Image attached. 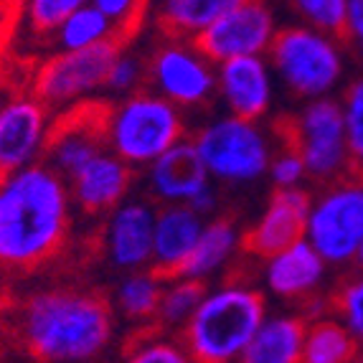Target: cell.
Returning a JSON list of instances; mask_svg holds the SVG:
<instances>
[{
	"mask_svg": "<svg viewBox=\"0 0 363 363\" xmlns=\"http://www.w3.org/2000/svg\"><path fill=\"white\" fill-rule=\"evenodd\" d=\"M72 188L46 160L0 173V272L23 274L59 255L72 229Z\"/></svg>",
	"mask_w": 363,
	"mask_h": 363,
	"instance_id": "1",
	"label": "cell"
},
{
	"mask_svg": "<svg viewBox=\"0 0 363 363\" xmlns=\"http://www.w3.org/2000/svg\"><path fill=\"white\" fill-rule=\"evenodd\" d=\"M16 335L36 361H97L115 340V310L102 295L79 287L38 290L16 310Z\"/></svg>",
	"mask_w": 363,
	"mask_h": 363,
	"instance_id": "2",
	"label": "cell"
},
{
	"mask_svg": "<svg viewBox=\"0 0 363 363\" xmlns=\"http://www.w3.org/2000/svg\"><path fill=\"white\" fill-rule=\"evenodd\" d=\"M267 318V300L259 290L242 282L224 285L201 297L181 340L191 361L231 363L242 361L257 328Z\"/></svg>",
	"mask_w": 363,
	"mask_h": 363,
	"instance_id": "3",
	"label": "cell"
},
{
	"mask_svg": "<svg viewBox=\"0 0 363 363\" xmlns=\"http://www.w3.org/2000/svg\"><path fill=\"white\" fill-rule=\"evenodd\" d=\"M274 77L300 102L335 97L345 86L348 74V46L343 36L313 28L308 23H292L277 30L267 51Z\"/></svg>",
	"mask_w": 363,
	"mask_h": 363,
	"instance_id": "4",
	"label": "cell"
},
{
	"mask_svg": "<svg viewBox=\"0 0 363 363\" xmlns=\"http://www.w3.org/2000/svg\"><path fill=\"white\" fill-rule=\"evenodd\" d=\"M186 138L178 104L152 91H130L109 107L107 147L133 168H147L160 152Z\"/></svg>",
	"mask_w": 363,
	"mask_h": 363,
	"instance_id": "5",
	"label": "cell"
},
{
	"mask_svg": "<svg viewBox=\"0 0 363 363\" xmlns=\"http://www.w3.org/2000/svg\"><path fill=\"white\" fill-rule=\"evenodd\" d=\"M211 181L242 186L267 176L272 163V143L257 120L224 115L206 122L194 135Z\"/></svg>",
	"mask_w": 363,
	"mask_h": 363,
	"instance_id": "6",
	"label": "cell"
},
{
	"mask_svg": "<svg viewBox=\"0 0 363 363\" xmlns=\"http://www.w3.org/2000/svg\"><path fill=\"white\" fill-rule=\"evenodd\" d=\"M282 143L303 155L308 178L313 183H328L351 173V152L345 140L343 104L335 97L308 99L282 125Z\"/></svg>",
	"mask_w": 363,
	"mask_h": 363,
	"instance_id": "7",
	"label": "cell"
},
{
	"mask_svg": "<svg viewBox=\"0 0 363 363\" xmlns=\"http://www.w3.org/2000/svg\"><path fill=\"white\" fill-rule=\"evenodd\" d=\"M305 239L330 267L353 264L363 247V178L356 173L328 183L313 199Z\"/></svg>",
	"mask_w": 363,
	"mask_h": 363,
	"instance_id": "8",
	"label": "cell"
},
{
	"mask_svg": "<svg viewBox=\"0 0 363 363\" xmlns=\"http://www.w3.org/2000/svg\"><path fill=\"white\" fill-rule=\"evenodd\" d=\"M122 49L125 41L112 36L86 49L56 51L38 67L33 89L49 107H69L82 102L91 91L107 86V74Z\"/></svg>",
	"mask_w": 363,
	"mask_h": 363,
	"instance_id": "9",
	"label": "cell"
},
{
	"mask_svg": "<svg viewBox=\"0 0 363 363\" xmlns=\"http://www.w3.org/2000/svg\"><path fill=\"white\" fill-rule=\"evenodd\" d=\"M216 64L191 38H170L147 64V77L157 94L178 107H199L218 91Z\"/></svg>",
	"mask_w": 363,
	"mask_h": 363,
	"instance_id": "10",
	"label": "cell"
},
{
	"mask_svg": "<svg viewBox=\"0 0 363 363\" xmlns=\"http://www.w3.org/2000/svg\"><path fill=\"white\" fill-rule=\"evenodd\" d=\"M109 104L82 102L64 107L56 122H51L43 160L61 176L72 178L91 157L107 150Z\"/></svg>",
	"mask_w": 363,
	"mask_h": 363,
	"instance_id": "11",
	"label": "cell"
},
{
	"mask_svg": "<svg viewBox=\"0 0 363 363\" xmlns=\"http://www.w3.org/2000/svg\"><path fill=\"white\" fill-rule=\"evenodd\" d=\"M277 30V18L267 0H244L201 30L194 43L213 64H221L236 56L267 54Z\"/></svg>",
	"mask_w": 363,
	"mask_h": 363,
	"instance_id": "12",
	"label": "cell"
},
{
	"mask_svg": "<svg viewBox=\"0 0 363 363\" xmlns=\"http://www.w3.org/2000/svg\"><path fill=\"white\" fill-rule=\"evenodd\" d=\"M49 130V104L38 94H18L0 104V173L38 163Z\"/></svg>",
	"mask_w": 363,
	"mask_h": 363,
	"instance_id": "13",
	"label": "cell"
},
{
	"mask_svg": "<svg viewBox=\"0 0 363 363\" xmlns=\"http://www.w3.org/2000/svg\"><path fill=\"white\" fill-rule=\"evenodd\" d=\"M313 196L303 186L274 188L257 224L244 234L242 249L255 259H267L305 239Z\"/></svg>",
	"mask_w": 363,
	"mask_h": 363,
	"instance_id": "14",
	"label": "cell"
},
{
	"mask_svg": "<svg viewBox=\"0 0 363 363\" xmlns=\"http://www.w3.org/2000/svg\"><path fill=\"white\" fill-rule=\"evenodd\" d=\"M157 211L147 201H122L107 213L102 249L109 264L120 272L145 269L152 262V242H155Z\"/></svg>",
	"mask_w": 363,
	"mask_h": 363,
	"instance_id": "15",
	"label": "cell"
},
{
	"mask_svg": "<svg viewBox=\"0 0 363 363\" xmlns=\"http://www.w3.org/2000/svg\"><path fill=\"white\" fill-rule=\"evenodd\" d=\"M218 94L226 109L236 117L257 120L269 112L274 102V69L267 54L236 56L216 64Z\"/></svg>",
	"mask_w": 363,
	"mask_h": 363,
	"instance_id": "16",
	"label": "cell"
},
{
	"mask_svg": "<svg viewBox=\"0 0 363 363\" xmlns=\"http://www.w3.org/2000/svg\"><path fill=\"white\" fill-rule=\"evenodd\" d=\"M147 191L160 203H188L211 181L194 138L178 140L147 165Z\"/></svg>",
	"mask_w": 363,
	"mask_h": 363,
	"instance_id": "17",
	"label": "cell"
},
{
	"mask_svg": "<svg viewBox=\"0 0 363 363\" xmlns=\"http://www.w3.org/2000/svg\"><path fill=\"white\" fill-rule=\"evenodd\" d=\"M130 186H133V165L109 147L91 157L89 163H84L69 178L74 203L86 216L109 213L117 203L128 199Z\"/></svg>",
	"mask_w": 363,
	"mask_h": 363,
	"instance_id": "18",
	"label": "cell"
},
{
	"mask_svg": "<svg viewBox=\"0 0 363 363\" xmlns=\"http://www.w3.org/2000/svg\"><path fill=\"white\" fill-rule=\"evenodd\" d=\"M328 262L318 255V249L308 242L290 244L287 249L264 259V287L279 300L287 303H305L308 297L318 295L325 282Z\"/></svg>",
	"mask_w": 363,
	"mask_h": 363,
	"instance_id": "19",
	"label": "cell"
},
{
	"mask_svg": "<svg viewBox=\"0 0 363 363\" xmlns=\"http://www.w3.org/2000/svg\"><path fill=\"white\" fill-rule=\"evenodd\" d=\"M206 216H201L188 203H165L155 216V242H152L150 269L163 279L178 277L188 257L196 249Z\"/></svg>",
	"mask_w": 363,
	"mask_h": 363,
	"instance_id": "20",
	"label": "cell"
},
{
	"mask_svg": "<svg viewBox=\"0 0 363 363\" xmlns=\"http://www.w3.org/2000/svg\"><path fill=\"white\" fill-rule=\"evenodd\" d=\"M305 330L303 315H267L247 345L244 363H303Z\"/></svg>",
	"mask_w": 363,
	"mask_h": 363,
	"instance_id": "21",
	"label": "cell"
},
{
	"mask_svg": "<svg viewBox=\"0 0 363 363\" xmlns=\"http://www.w3.org/2000/svg\"><path fill=\"white\" fill-rule=\"evenodd\" d=\"M244 236L239 234L236 224L231 218L224 216H213L211 221L203 224L196 249L188 257L186 267H183V277H194V279H208L231 262V257L239 252Z\"/></svg>",
	"mask_w": 363,
	"mask_h": 363,
	"instance_id": "22",
	"label": "cell"
},
{
	"mask_svg": "<svg viewBox=\"0 0 363 363\" xmlns=\"http://www.w3.org/2000/svg\"><path fill=\"white\" fill-rule=\"evenodd\" d=\"M242 3L244 0H160L157 23L165 36L194 41L201 30Z\"/></svg>",
	"mask_w": 363,
	"mask_h": 363,
	"instance_id": "23",
	"label": "cell"
},
{
	"mask_svg": "<svg viewBox=\"0 0 363 363\" xmlns=\"http://www.w3.org/2000/svg\"><path fill=\"white\" fill-rule=\"evenodd\" d=\"M361 358V345L338 315H320L308 320L305 330V363H351Z\"/></svg>",
	"mask_w": 363,
	"mask_h": 363,
	"instance_id": "24",
	"label": "cell"
},
{
	"mask_svg": "<svg viewBox=\"0 0 363 363\" xmlns=\"http://www.w3.org/2000/svg\"><path fill=\"white\" fill-rule=\"evenodd\" d=\"M163 285L165 279L152 272L150 267L125 272V277H122V282L115 290V310L125 320L147 325V323L155 320Z\"/></svg>",
	"mask_w": 363,
	"mask_h": 363,
	"instance_id": "25",
	"label": "cell"
},
{
	"mask_svg": "<svg viewBox=\"0 0 363 363\" xmlns=\"http://www.w3.org/2000/svg\"><path fill=\"white\" fill-rule=\"evenodd\" d=\"M112 36H117L115 23H112L94 3H86V6L77 8V11L56 28L51 41H54V46L59 51H72V49H86V46L102 43Z\"/></svg>",
	"mask_w": 363,
	"mask_h": 363,
	"instance_id": "26",
	"label": "cell"
},
{
	"mask_svg": "<svg viewBox=\"0 0 363 363\" xmlns=\"http://www.w3.org/2000/svg\"><path fill=\"white\" fill-rule=\"evenodd\" d=\"M206 295V287L201 279L194 277H170L165 279L163 285V295H160V303H157V313H155V325L165 328V330H178L181 333L183 325L191 320V315L199 308L201 297Z\"/></svg>",
	"mask_w": 363,
	"mask_h": 363,
	"instance_id": "27",
	"label": "cell"
},
{
	"mask_svg": "<svg viewBox=\"0 0 363 363\" xmlns=\"http://www.w3.org/2000/svg\"><path fill=\"white\" fill-rule=\"evenodd\" d=\"M170 330L147 323L140 333H135L133 338L125 343V353L122 356L133 363H186L191 361L186 353L183 340L170 338Z\"/></svg>",
	"mask_w": 363,
	"mask_h": 363,
	"instance_id": "28",
	"label": "cell"
},
{
	"mask_svg": "<svg viewBox=\"0 0 363 363\" xmlns=\"http://www.w3.org/2000/svg\"><path fill=\"white\" fill-rule=\"evenodd\" d=\"M340 104L345 117V140L351 152V173L363 178V74L343 86Z\"/></svg>",
	"mask_w": 363,
	"mask_h": 363,
	"instance_id": "29",
	"label": "cell"
},
{
	"mask_svg": "<svg viewBox=\"0 0 363 363\" xmlns=\"http://www.w3.org/2000/svg\"><path fill=\"white\" fill-rule=\"evenodd\" d=\"M290 6L297 13L300 23L343 36L351 0H290Z\"/></svg>",
	"mask_w": 363,
	"mask_h": 363,
	"instance_id": "30",
	"label": "cell"
},
{
	"mask_svg": "<svg viewBox=\"0 0 363 363\" xmlns=\"http://www.w3.org/2000/svg\"><path fill=\"white\" fill-rule=\"evenodd\" d=\"M86 3L89 0H28L26 3V26H28L30 36L51 38L69 16Z\"/></svg>",
	"mask_w": 363,
	"mask_h": 363,
	"instance_id": "31",
	"label": "cell"
},
{
	"mask_svg": "<svg viewBox=\"0 0 363 363\" xmlns=\"http://www.w3.org/2000/svg\"><path fill=\"white\" fill-rule=\"evenodd\" d=\"M330 310L345 323L363 353V269L345 279L330 300Z\"/></svg>",
	"mask_w": 363,
	"mask_h": 363,
	"instance_id": "32",
	"label": "cell"
},
{
	"mask_svg": "<svg viewBox=\"0 0 363 363\" xmlns=\"http://www.w3.org/2000/svg\"><path fill=\"white\" fill-rule=\"evenodd\" d=\"M115 23L117 36L128 43L138 33L143 16H145L147 0H89Z\"/></svg>",
	"mask_w": 363,
	"mask_h": 363,
	"instance_id": "33",
	"label": "cell"
},
{
	"mask_svg": "<svg viewBox=\"0 0 363 363\" xmlns=\"http://www.w3.org/2000/svg\"><path fill=\"white\" fill-rule=\"evenodd\" d=\"M267 176L274 183V188H297L308 181V168L303 163V155L292 145L282 143V150L272 155Z\"/></svg>",
	"mask_w": 363,
	"mask_h": 363,
	"instance_id": "34",
	"label": "cell"
},
{
	"mask_svg": "<svg viewBox=\"0 0 363 363\" xmlns=\"http://www.w3.org/2000/svg\"><path fill=\"white\" fill-rule=\"evenodd\" d=\"M143 74H145L143 61L122 49L107 74V89L117 91V94H130V91L138 89V84L143 82Z\"/></svg>",
	"mask_w": 363,
	"mask_h": 363,
	"instance_id": "35",
	"label": "cell"
},
{
	"mask_svg": "<svg viewBox=\"0 0 363 363\" xmlns=\"http://www.w3.org/2000/svg\"><path fill=\"white\" fill-rule=\"evenodd\" d=\"M343 41L348 46V51L353 54V59L358 61V67L363 69V0H351Z\"/></svg>",
	"mask_w": 363,
	"mask_h": 363,
	"instance_id": "36",
	"label": "cell"
},
{
	"mask_svg": "<svg viewBox=\"0 0 363 363\" xmlns=\"http://www.w3.org/2000/svg\"><path fill=\"white\" fill-rule=\"evenodd\" d=\"M188 206L196 208L201 216H206V218L213 216L216 208H218V194H216V188H213V183H208L206 188H201L199 194L188 201Z\"/></svg>",
	"mask_w": 363,
	"mask_h": 363,
	"instance_id": "37",
	"label": "cell"
},
{
	"mask_svg": "<svg viewBox=\"0 0 363 363\" xmlns=\"http://www.w3.org/2000/svg\"><path fill=\"white\" fill-rule=\"evenodd\" d=\"M356 264L363 269V247H361V252H358V257H356Z\"/></svg>",
	"mask_w": 363,
	"mask_h": 363,
	"instance_id": "38",
	"label": "cell"
}]
</instances>
